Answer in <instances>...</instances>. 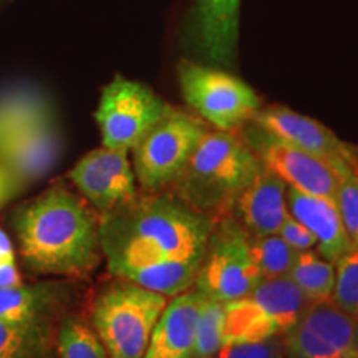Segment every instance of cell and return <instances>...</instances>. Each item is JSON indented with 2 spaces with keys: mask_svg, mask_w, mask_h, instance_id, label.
Instances as JSON below:
<instances>
[{
  "mask_svg": "<svg viewBox=\"0 0 358 358\" xmlns=\"http://www.w3.org/2000/svg\"><path fill=\"white\" fill-rule=\"evenodd\" d=\"M250 254L262 279H275L289 275L299 252L279 234H268L250 236Z\"/></svg>",
  "mask_w": 358,
  "mask_h": 358,
  "instance_id": "obj_24",
  "label": "cell"
},
{
  "mask_svg": "<svg viewBox=\"0 0 358 358\" xmlns=\"http://www.w3.org/2000/svg\"><path fill=\"white\" fill-rule=\"evenodd\" d=\"M277 234H279L290 248L297 250V252H303V250H310L317 248V241L312 232L292 216H289L284 222H282Z\"/></svg>",
  "mask_w": 358,
  "mask_h": 358,
  "instance_id": "obj_30",
  "label": "cell"
},
{
  "mask_svg": "<svg viewBox=\"0 0 358 358\" xmlns=\"http://www.w3.org/2000/svg\"><path fill=\"white\" fill-rule=\"evenodd\" d=\"M171 110L145 83L116 75L103 88L95 113L101 145L131 151Z\"/></svg>",
  "mask_w": 358,
  "mask_h": 358,
  "instance_id": "obj_8",
  "label": "cell"
},
{
  "mask_svg": "<svg viewBox=\"0 0 358 358\" xmlns=\"http://www.w3.org/2000/svg\"><path fill=\"white\" fill-rule=\"evenodd\" d=\"M231 214L250 236L277 234L287 219V186L266 168H261L252 182L241 192Z\"/></svg>",
  "mask_w": 358,
  "mask_h": 358,
  "instance_id": "obj_14",
  "label": "cell"
},
{
  "mask_svg": "<svg viewBox=\"0 0 358 358\" xmlns=\"http://www.w3.org/2000/svg\"><path fill=\"white\" fill-rule=\"evenodd\" d=\"M20 272L15 266V259L13 261H0V289L15 287L20 285Z\"/></svg>",
  "mask_w": 358,
  "mask_h": 358,
  "instance_id": "obj_32",
  "label": "cell"
},
{
  "mask_svg": "<svg viewBox=\"0 0 358 358\" xmlns=\"http://www.w3.org/2000/svg\"><path fill=\"white\" fill-rule=\"evenodd\" d=\"M224 306V343L254 342L280 335L274 322L249 295L226 302Z\"/></svg>",
  "mask_w": 358,
  "mask_h": 358,
  "instance_id": "obj_20",
  "label": "cell"
},
{
  "mask_svg": "<svg viewBox=\"0 0 358 358\" xmlns=\"http://www.w3.org/2000/svg\"><path fill=\"white\" fill-rule=\"evenodd\" d=\"M199 118L173 108L133 148V169L145 191L169 189L185 169L203 134Z\"/></svg>",
  "mask_w": 358,
  "mask_h": 358,
  "instance_id": "obj_7",
  "label": "cell"
},
{
  "mask_svg": "<svg viewBox=\"0 0 358 358\" xmlns=\"http://www.w3.org/2000/svg\"><path fill=\"white\" fill-rule=\"evenodd\" d=\"M237 131L261 164L277 178L306 194L337 198V174L324 159L280 140L250 120Z\"/></svg>",
  "mask_w": 358,
  "mask_h": 358,
  "instance_id": "obj_9",
  "label": "cell"
},
{
  "mask_svg": "<svg viewBox=\"0 0 358 358\" xmlns=\"http://www.w3.org/2000/svg\"><path fill=\"white\" fill-rule=\"evenodd\" d=\"M13 248L8 236L0 229V261H13Z\"/></svg>",
  "mask_w": 358,
  "mask_h": 358,
  "instance_id": "obj_33",
  "label": "cell"
},
{
  "mask_svg": "<svg viewBox=\"0 0 358 358\" xmlns=\"http://www.w3.org/2000/svg\"><path fill=\"white\" fill-rule=\"evenodd\" d=\"M57 350L60 358H110L95 330L75 317L62 322L57 334Z\"/></svg>",
  "mask_w": 358,
  "mask_h": 358,
  "instance_id": "obj_25",
  "label": "cell"
},
{
  "mask_svg": "<svg viewBox=\"0 0 358 358\" xmlns=\"http://www.w3.org/2000/svg\"><path fill=\"white\" fill-rule=\"evenodd\" d=\"M241 0H196L191 43L203 60L219 69L236 62Z\"/></svg>",
  "mask_w": 358,
  "mask_h": 358,
  "instance_id": "obj_13",
  "label": "cell"
},
{
  "mask_svg": "<svg viewBox=\"0 0 358 358\" xmlns=\"http://www.w3.org/2000/svg\"><path fill=\"white\" fill-rule=\"evenodd\" d=\"M22 187H24V182L6 164L0 163V208L6 206L12 198H15Z\"/></svg>",
  "mask_w": 358,
  "mask_h": 358,
  "instance_id": "obj_31",
  "label": "cell"
},
{
  "mask_svg": "<svg viewBox=\"0 0 358 358\" xmlns=\"http://www.w3.org/2000/svg\"><path fill=\"white\" fill-rule=\"evenodd\" d=\"M214 358H285L282 335L254 342L224 343Z\"/></svg>",
  "mask_w": 358,
  "mask_h": 358,
  "instance_id": "obj_29",
  "label": "cell"
},
{
  "mask_svg": "<svg viewBox=\"0 0 358 358\" xmlns=\"http://www.w3.org/2000/svg\"><path fill=\"white\" fill-rule=\"evenodd\" d=\"M282 340L285 358H358V317L330 299L312 302Z\"/></svg>",
  "mask_w": 358,
  "mask_h": 358,
  "instance_id": "obj_10",
  "label": "cell"
},
{
  "mask_svg": "<svg viewBox=\"0 0 358 358\" xmlns=\"http://www.w3.org/2000/svg\"><path fill=\"white\" fill-rule=\"evenodd\" d=\"M55 289L52 285H15L0 289V320H32L43 317V312L50 307L55 299Z\"/></svg>",
  "mask_w": 358,
  "mask_h": 358,
  "instance_id": "obj_23",
  "label": "cell"
},
{
  "mask_svg": "<svg viewBox=\"0 0 358 358\" xmlns=\"http://www.w3.org/2000/svg\"><path fill=\"white\" fill-rule=\"evenodd\" d=\"M249 297L267 313L280 335L295 325V322L312 306V301H308L289 275L262 279Z\"/></svg>",
  "mask_w": 358,
  "mask_h": 358,
  "instance_id": "obj_18",
  "label": "cell"
},
{
  "mask_svg": "<svg viewBox=\"0 0 358 358\" xmlns=\"http://www.w3.org/2000/svg\"><path fill=\"white\" fill-rule=\"evenodd\" d=\"M289 277L312 302L329 301L335 284V264L322 257L317 249L297 254Z\"/></svg>",
  "mask_w": 358,
  "mask_h": 358,
  "instance_id": "obj_22",
  "label": "cell"
},
{
  "mask_svg": "<svg viewBox=\"0 0 358 358\" xmlns=\"http://www.w3.org/2000/svg\"><path fill=\"white\" fill-rule=\"evenodd\" d=\"M13 231L30 271L80 277L101 259L98 219L77 194L53 186L13 213Z\"/></svg>",
  "mask_w": 358,
  "mask_h": 358,
  "instance_id": "obj_2",
  "label": "cell"
},
{
  "mask_svg": "<svg viewBox=\"0 0 358 358\" xmlns=\"http://www.w3.org/2000/svg\"><path fill=\"white\" fill-rule=\"evenodd\" d=\"M287 206L290 216L315 237L317 252L327 261L335 264L352 249L335 201L287 187Z\"/></svg>",
  "mask_w": 358,
  "mask_h": 358,
  "instance_id": "obj_17",
  "label": "cell"
},
{
  "mask_svg": "<svg viewBox=\"0 0 358 358\" xmlns=\"http://www.w3.org/2000/svg\"><path fill=\"white\" fill-rule=\"evenodd\" d=\"M50 332L43 317L0 320V358H47Z\"/></svg>",
  "mask_w": 358,
  "mask_h": 358,
  "instance_id": "obj_21",
  "label": "cell"
},
{
  "mask_svg": "<svg viewBox=\"0 0 358 358\" xmlns=\"http://www.w3.org/2000/svg\"><path fill=\"white\" fill-rule=\"evenodd\" d=\"M206 299L194 289L171 297L156 322L143 358H191Z\"/></svg>",
  "mask_w": 358,
  "mask_h": 358,
  "instance_id": "obj_15",
  "label": "cell"
},
{
  "mask_svg": "<svg viewBox=\"0 0 358 358\" xmlns=\"http://www.w3.org/2000/svg\"><path fill=\"white\" fill-rule=\"evenodd\" d=\"M217 219L173 191H145L98 219L110 274L166 297L194 284Z\"/></svg>",
  "mask_w": 358,
  "mask_h": 358,
  "instance_id": "obj_1",
  "label": "cell"
},
{
  "mask_svg": "<svg viewBox=\"0 0 358 358\" xmlns=\"http://www.w3.org/2000/svg\"><path fill=\"white\" fill-rule=\"evenodd\" d=\"M224 313L226 306L222 302L206 299L196 324L191 358H214L219 348L224 345Z\"/></svg>",
  "mask_w": 358,
  "mask_h": 358,
  "instance_id": "obj_26",
  "label": "cell"
},
{
  "mask_svg": "<svg viewBox=\"0 0 358 358\" xmlns=\"http://www.w3.org/2000/svg\"><path fill=\"white\" fill-rule=\"evenodd\" d=\"M127 150L100 148L85 155L69 178L100 214H106L138 194L136 176Z\"/></svg>",
  "mask_w": 358,
  "mask_h": 358,
  "instance_id": "obj_11",
  "label": "cell"
},
{
  "mask_svg": "<svg viewBox=\"0 0 358 358\" xmlns=\"http://www.w3.org/2000/svg\"><path fill=\"white\" fill-rule=\"evenodd\" d=\"M169 297L122 280L98 295L92 325L110 358H143Z\"/></svg>",
  "mask_w": 358,
  "mask_h": 358,
  "instance_id": "obj_4",
  "label": "cell"
},
{
  "mask_svg": "<svg viewBox=\"0 0 358 358\" xmlns=\"http://www.w3.org/2000/svg\"><path fill=\"white\" fill-rule=\"evenodd\" d=\"M330 301L348 315L358 317V248H352L335 262Z\"/></svg>",
  "mask_w": 358,
  "mask_h": 358,
  "instance_id": "obj_28",
  "label": "cell"
},
{
  "mask_svg": "<svg viewBox=\"0 0 358 358\" xmlns=\"http://www.w3.org/2000/svg\"><path fill=\"white\" fill-rule=\"evenodd\" d=\"M261 280L250 254V234L232 214L219 217L191 289L208 301L226 303L248 297Z\"/></svg>",
  "mask_w": 358,
  "mask_h": 358,
  "instance_id": "obj_5",
  "label": "cell"
},
{
  "mask_svg": "<svg viewBox=\"0 0 358 358\" xmlns=\"http://www.w3.org/2000/svg\"><path fill=\"white\" fill-rule=\"evenodd\" d=\"M60 151V134L50 118L0 145V163L27 185L52 171Z\"/></svg>",
  "mask_w": 358,
  "mask_h": 358,
  "instance_id": "obj_16",
  "label": "cell"
},
{
  "mask_svg": "<svg viewBox=\"0 0 358 358\" xmlns=\"http://www.w3.org/2000/svg\"><path fill=\"white\" fill-rule=\"evenodd\" d=\"M262 164L236 131L208 129L169 191L191 208L222 217Z\"/></svg>",
  "mask_w": 358,
  "mask_h": 358,
  "instance_id": "obj_3",
  "label": "cell"
},
{
  "mask_svg": "<svg viewBox=\"0 0 358 358\" xmlns=\"http://www.w3.org/2000/svg\"><path fill=\"white\" fill-rule=\"evenodd\" d=\"M252 122L289 145L327 161L334 169L342 164L358 169V146L342 141L317 120L285 106H268L259 110Z\"/></svg>",
  "mask_w": 358,
  "mask_h": 358,
  "instance_id": "obj_12",
  "label": "cell"
},
{
  "mask_svg": "<svg viewBox=\"0 0 358 358\" xmlns=\"http://www.w3.org/2000/svg\"><path fill=\"white\" fill-rule=\"evenodd\" d=\"M334 171L337 174L335 204L352 248H358V169L350 164H342Z\"/></svg>",
  "mask_w": 358,
  "mask_h": 358,
  "instance_id": "obj_27",
  "label": "cell"
},
{
  "mask_svg": "<svg viewBox=\"0 0 358 358\" xmlns=\"http://www.w3.org/2000/svg\"><path fill=\"white\" fill-rule=\"evenodd\" d=\"M178 82L185 101L214 129L237 131L261 110L256 92L224 69L181 60Z\"/></svg>",
  "mask_w": 358,
  "mask_h": 358,
  "instance_id": "obj_6",
  "label": "cell"
},
{
  "mask_svg": "<svg viewBox=\"0 0 358 358\" xmlns=\"http://www.w3.org/2000/svg\"><path fill=\"white\" fill-rule=\"evenodd\" d=\"M53 118L52 106L38 90L15 88L0 95V145Z\"/></svg>",
  "mask_w": 358,
  "mask_h": 358,
  "instance_id": "obj_19",
  "label": "cell"
}]
</instances>
